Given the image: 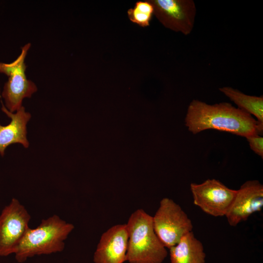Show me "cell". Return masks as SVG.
Returning a JSON list of instances; mask_svg holds the SVG:
<instances>
[{
	"label": "cell",
	"mask_w": 263,
	"mask_h": 263,
	"mask_svg": "<svg viewBox=\"0 0 263 263\" xmlns=\"http://www.w3.org/2000/svg\"><path fill=\"white\" fill-rule=\"evenodd\" d=\"M185 125L193 134L214 129L246 137L263 131V126L251 115L229 103L209 105L195 99L188 107Z\"/></svg>",
	"instance_id": "1"
},
{
	"label": "cell",
	"mask_w": 263,
	"mask_h": 263,
	"mask_svg": "<svg viewBox=\"0 0 263 263\" xmlns=\"http://www.w3.org/2000/svg\"><path fill=\"white\" fill-rule=\"evenodd\" d=\"M128 234L126 261L129 263H162L168 255L156 235L152 216L138 209L130 216L126 224Z\"/></svg>",
	"instance_id": "2"
},
{
	"label": "cell",
	"mask_w": 263,
	"mask_h": 263,
	"mask_svg": "<svg viewBox=\"0 0 263 263\" xmlns=\"http://www.w3.org/2000/svg\"><path fill=\"white\" fill-rule=\"evenodd\" d=\"M74 228L56 215L42 220L37 228L28 229L15 254L16 260L22 263L36 255L61 252Z\"/></svg>",
	"instance_id": "3"
},
{
	"label": "cell",
	"mask_w": 263,
	"mask_h": 263,
	"mask_svg": "<svg viewBox=\"0 0 263 263\" xmlns=\"http://www.w3.org/2000/svg\"><path fill=\"white\" fill-rule=\"evenodd\" d=\"M152 221L156 235L168 249L176 244L183 236L193 229L192 222L186 213L169 198L161 200Z\"/></svg>",
	"instance_id": "4"
},
{
	"label": "cell",
	"mask_w": 263,
	"mask_h": 263,
	"mask_svg": "<svg viewBox=\"0 0 263 263\" xmlns=\"http://www.w3.org/2000/svg\"><path fill=\"white\" fill-rule=\"evenodd\" d=\"M31 47L28 43L21 48L18 57L13 62L7 63L0 62V73L8 76L2 93L7 109L13 113L22 107L24 98L31 97L37 91L35 84L27 78L25 59Z\"/></svg>",
	"instance_id": "5"
},
{
	"label": "cell",
	"mask_w": 263,
	"mask_h": 263,
	"mask_svg": "<svg viewBox=\"0 0 263 263\" xmlns=\"http://www.w3.org/2000/svg\"><path fill=\"white\" fill-rule=\"evenodd\" d=\"M31 217L19 201L13 198L0 215V256L15 254L29 228Z\"/></svg>",
	"instance_id": "6"
},
{
	"label": "cell",
	"mask_w": 263,
	"mask_h": 263,
	"mask_svg": "<svg viewBox=\"0 0 263 263\" xmlns=\"http://www.w3.org/2000/svg\"><path fill=\"white\" fill-rule=\"evenodd\" d=\"M193 204L206 213L214 217L225 216L237 193L220 181L208 179L190 185Z\"/></svg>",
	"instance_id": "7"
},
{
	"label": "cell",
	"mask_w": 263,
	"mask_h": 263,
	"mask_svg": "<svg viewBox=\"0 0 263 263\" xmlns=\"http://www.w3.org/2000/svg\"><path fill=\"white\" fill-rule=\"evenodd\" d=\"M153 14L165 27L188 35L195 22L196 6L192 0H150Z\"/></svg>",
	"instance_id": "8"
},
{
	"label": "cell",
	"mask_w": 263,
	"mask_h": 263,
	"mask_svg": "<svg viewBox=\"0 0 263 263\" xmlns=\"http://www.w3.org/2000/svg\"><path fill=\"white\" fill-rule=\"evenodd\" d=\"M263 207V186L257 180L244 182L237 190L232 205L225 216L229 225L235 226L247 220Z\"/></svg>",
	"instance_id": "9"
},
{
	"label": "cell",
	"mask_w": 263,
	"mask_h": 263,
	"mask_svg": "<svg viewBox=\"0 0 263 263\" xmlns=\"http://www.w3.org/2000/svg\"><path fill=\"white\" fill-rule=\"evenodd\" d=\"M128 243L126 224L112 226L100 237L94 253V263H124L127 261Z\"/></svg>",
	"instance_id": "10"
},
{
	"label": "cell",
	"mask_w": 263,
	"mask_h": 263,
	"mask_svg": "<svg viewBox=\"0 0 263 263\" xmlns=\"http://www.w3.org/2000/svg\"><path fill=\"white\" fill-rule=\"evenodd\" d=\"M1 110L11 118V122L7 125L0 124V154L3 156L5 149L11 144L19 143L24 148L29 147L26 125L31 116L23 106L13 113L2 103Z\"/></svg>",
	"instance_id": "11"
},
{
	"label": "cell",
	"mask_w": 263,
	"mask_h": 263,
	"mask_svg": "<svg viewBox=\"0 0 263 263\" xmlns=\"http://www.w3.org/2000/svg\"><path fill=\"white\" fill-rule=\"evenodd\" d=\"M169 249L170 263H205L203 245L192 231L183 236L176 244Z\"/></svg>",
	"instance_id": "12"
},
{
	"label": "cell",
	"mask_w": 263,
	"mask_h": 263,
	"mask_svg": "<svg viewBox=\"0 0 263 263\" xmlns=\"http://www.w3.org/2000/svg\"><path fill=\"white\" fill-rule=\"evenodd\" d=\"M233 101L238 108L254 115L257 121L263 126V96L249 95L230 87L219 89Z\"/></svg>",
	"instance_id": "13"
},
{
	"label": "cell",
	"mask_w": 263,
	"mask_h": 263,
	"mask_svg": "<svg viewBox=\"0 0 263 263\" xmlns=\"http://www.w3.org/2000/svg\"><path fill=\"white\" fill-rule=\"evenodd\" d=\"M153 13V5L149 0L139 1L136 2L134 8L128 10V16L132 22L146 27L150 25Z\"/></svg>",
	"instance_id": "14"
},
{
	"label": "cell",
	"mask_w": 263,
	"mask_h": 263,
	"mask_svg": "<svg viewBox=\"0 0 263 263\" xmlns=\"http://www.w3.org/2000/svg\"><path fill=\"white\" fill-rule=\"evenodd\" d=\"M250 149L257 155L263 158V137L254 134L245 137Z\"/></svg>",
	"instance_id": "15"
}]
</instances>
